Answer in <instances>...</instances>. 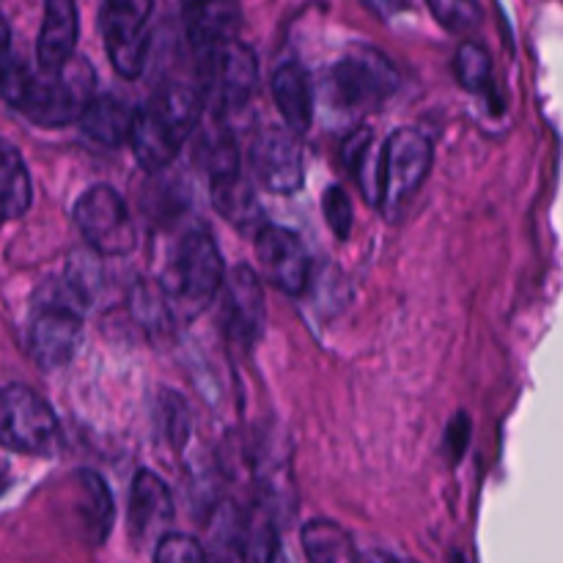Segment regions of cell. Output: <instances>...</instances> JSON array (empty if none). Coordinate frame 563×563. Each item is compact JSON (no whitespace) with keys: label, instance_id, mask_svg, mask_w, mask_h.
<instances>
[{"label":"cell","instance_id":"obj_4","mask_svg":"<svg viewBox=\"0 0 563 563\" xmlns=\"http://www.w3.org/2000/svg\"><path fill=\"white\" fill-rule=\"evenodd\" d=\"M82 297L71 284H53L36 302L31 355L42 368H64L82 344Z\"/></svg>","mask_w":563,"mask_h":563},{"label":"cell","instance_id":"obj_17","mask_svg":"<svg viewBox=\"0 0 563 563\" xmlns=\"http://www.w3.org/2000/svg\"><path fill=\"white\" fill-rule=\"evenodd\" d=\"M242 25L236 0H196L185 5V27L198 49L218 47L236 38Z\"/></svg>","mask_w":563,"mask_h":563},{"label":"cell","instance_id":"obj_29","mask_svg":"<svg viewBox=\"0 0 563 563\" xmlns=\"http://www.w3.org/2000/svg\"><path fill=\"white\" fill-rule=\"evenodd\" d=\"M467 438H471V423H467L465 416H456L449 429V454L454 456V460H460L462 456Z\"/></svg>","mask_w":563,"mask_h":563},{"label":"cell","instance_id":"obj_15","mask_svg":"<svg viewBox=\"0 0 563 563\" xmlns=\"http://www.w3.org/2000/svg\"><path fill=\"white\" fill-rule=\"evenodd\" d=\"M174 520V500L163 478L152 471H141L132 482L130 531L137 542L152 539Z\"/></svg>","mask_w":563,"mask_h":563},{"label":"cell","instance_id":"obj_31","mask_svg":"<svg viewBox=\"0 0 563 563\" xmlns=\"http://www.w3.org/2000/svg\"><path fill=\"white\" fill-rule=\"evenodd\" d=\"M9 484H11L9 465H5V460H3V456H0V495H3L5 489H9Z\"/></svg>","mask_w":563,"mask_h":563},{"label":"cell","instance_id":"obj_20","mask_svg":"<svg viewBox=\"0 0 563 563\" xmlns=\"http://www.w3.org/2000/svg\"><path fill=\"white\" fill-rule=\"evenodd\" d=\"M212 201L220 209V214L236 229L258 231V225H262V203H258L251 181H245L240 170L212 179Z\"/></svg>","mask_w":563,"mask_h":563},{"label":"cell","instance_id":"obj_30","mask_svg":"<svg viewBox=\"0 0 563 563\" xmlns=\"http://www.w3.org/2000/svg\"><path fill=\"white\" fill-rule=\"evenodd\" d=\"M9 44H11L9 25H5V20H0V69H3V64L9 60Z\"/></svg>","mask_w":563,"mask_h":563},{"label":"cell","instance_id":"obj_5","mask_svg":"<svg viewBox=\"0 0 563 563\" xmlns=\"http://www.w3.org/2000/svg\"><path fill=\"white\" fill-rule=\"evenodd\" d=\"M377 165V201L388 218H396L432 168V143L410 126L396 130L385 143Z\"/></svg>","mask_w":563,"mask_h":563},{"label":"cell","instance_id":"obj_16","mask_svg":"<svg viewBox=\"0 0 563 563\" xmlns=\"http://www.w3.org/2000/svg\"><path fill=\"white\" fill-rule=\"evenodd\" d=\"M77 47V3L75 0H44V20L38 31V69H60L75 58Z\"/></svg>","mask_w":563,"mask_h":563},{"label":"cell","instance_id":"obj_28","mask_svg":"<svg viewBox=\"0 0 563 563\" xmlns=\"http://www.w3.org/2000/svg\"><path fill=\"white\" fill-rule=\"evenodd\" d=\"M165 416H168V438L174 440L176 445L185 443L187 438V410L185 401L179 396H170L168 407H165Z\"/></svg>","mask_w":563,"mask_h":563},{"label":"cell","instance_id":"obj_8","mask_svg":"<svg viewBox=\"0 0 563 563\" xmlns=\"http://www.w3.org/2000/svg\"><path fill=\"white\" fill-rule=\"evenodd\" d=\"M154 0H104L99 25L110 64L121 77H137L148 53L146 22L152 16Z\"/></svg>","mask_w":563,"mask_h":563},{"label":"cell","instance_id":"obj_10","mask_svg":"<svg viewBox=\"0 0 563 563\" xmlns=\"http://www.w3.org/2000/svg\"><path fill=\"white\" fill-rule=\"evenodd\" d=\"M396 82H399V75H396L394 64L383 53L368 47L344 55L330 75L333 97L346 108H366V104L383 102L388 93L396 91Z\"/></svg>","mask_w":563,"mask_h":563},{"label":"cell","instance_id":"obj_1","mask_svg":"<svg viewBox=\"0 0 563 563\" xmlns=\"http://www.w3.org/2000/svg\"><path fill=\"white\" fill-rule=\"evenodd\" d=\"M0 97L38 126L71 124L91 102L93 69L88 60L69 58L60 69L33 71L9 55L0 69Z\"/></svg>","mask_w":563,"mask_h":563},{"label":"cell","instance_id":"obj_13","mask_svg":"<svg viewBox=\"0 0 563 563\" xmlns=\"http://www.w3.org/2000/svg\"><path fill=\"white\" fill-rule=\"evenodd\" d=\"M264 295L256 273L251 267H236L225 278L223 289V324L240 344H251L264 328Z\"/></svg>","mask_w":563,"mask_h":563},{"label":"cell","instance_id":"obj_11","mask_svg":"<svg viewBox=\"0 0 563 563\" xmlns=\"http://www.w3.org/2000/svg\"><path fill=\"white\" fill-rule=\"evenodd\" d=\"M251 163L258 185L267 192L289 196V192L300 190L302 179H306V159H302L300 141L289 126H267V130L258 132L251 148Z\"/></svg>","mask_w":563,"mask_h":563},{"label":"cell","instance_id":"obj_9","mask_svg":"<svg viewBox=\"0 0 563 563\" xmlns=\"http://www.w3.org/2000/svg\"><path fill=\"white\" fill-rule=\"evenodd\" d=\"M75 220L99 256H126L135 247V225L126 212V203L113 187H91L77 201Z\"/></svg>","mask_w":563,"mask_h":563},{"label":"cell","instance_id":"obj_2","mask_svg":"<svg viewBox=\"0 0 563 563\" xmlns=\"http://www.w3.org/2000/svg\"><path fill=\"white\" fill-rule=\"evenodd\" d=\"M203 113L201 91L181 82L159 88L143 108L135 110L130 130V146L146 170H159L174 163L176 154L192 135Z\"/></svg>","mask_w":563,"mask_h":563},{"label":"cell","instance_id":"obj_26","mask_svg":"<svg viewBox=\"0 0 563 563\" xmlns=\"http://www.w3.org/2000/svg\"><path fill=\"white\" fill-rule=\"evenodd\" d=\"M154 561L159 563H201L207 561V550L190 533H163L154 550Z\"/></svg>","mask_w":563,"mask_h":563},{"label":"cell","instance_id":"obj_32","mask_svg":"<svg viewBox=\"0 0 563 563\" xmlns=\"http://www.w3.org/2000/svg\"><path fill=\"white\" fill-rule=\"evenodd\" d=\"M187 3H196V0H185V5H187Z\"/></svg>","mask_w":563,"mask_h":563},{"label":"cell","instance_id":"obj_6","mask_svg":"<svg viewBox=\"0 0 563 563\" xmlns=\"http://www.w3.org/2000/svg\"><path fill=\"white\" fill-rule=\"evenodd\" d=\"M60 423L53 407L25 385L0 388V445L16 454L47 456L58 449Z\"/></svg>","mask_w":563,"mask_h":563},{"label":"cell","instance_id":"obj_3","mask_svg":"<svg viewBox=\"0 0 563 563\" xmlns=\"http://www.w3.org/2000/svg\"><path fill=\"white\" fill-rule=\"evenodd\" d=\"M223 256H220L209 231H187L179 245H176L174 262H170L163 280L165 297L170 300V306L185 313V317H196L223 289Z\"/></svg>","mask_w":563,"mask_h":563},{"label":"cell","instance_id":"obj_7","mask_svg":"<svg viewBox=\"0 0 563 563\" xmlns=\"http://www.w3.org/2000/svg\"><path fill=\"white\" fill-rule=\"evenodd\" d=\"M201 97L214 108V113L225 115L240 110L256 91L258 60L247 44L240 38L201 49Z\"/></svg>","mask_w":563,"mask_h":563},{"label":"cell","instance_id":"obj_12","mask_svg":"<svg viewBox=\"0 0 563 563\" xmlns=\"http://www.w3.org/2000/svg\"><path fill=\"white\" fill-rule=\"evenodd\" d=\"M256 256L264 278L275 289L286 291V295H300L308 286L311 258L295 231L280 229V225H262L256 236Z\"/></svg>","mask_w":563,"mask_h":563},{"label":"cell","instance_id":"obj_19","mask_svg":"<svg viewBox=\"0 0 563 563\" xmlns=\"http://www.w3.org/2000/svg\"><path fill=\"white\" fill-rule=\"evenodd\" d=\"M132 119H135V110L130 104L121 102L113 93H104V97H91V102L82 108L77 124L93 143L121 146V143L130 141Z\"/></svg>","mask_w":563,"mask_h":563},{"label":"cell","instance_id":"obj_14","mask_svg":"<svg viewBox=\"0 0 563 563\" xmlns=\"http://www.w3.org/2000/svg\"><path fill=\"white\" fill-rule=\"evenodd\" d=\"M113 498L97 473L80 471L71 476V526L88 544H102L113 528Z\"/></svg>","mask_w":563,"mask_h":563},{"label":"cell","instance_id":"obj_22","mask_svg":"<svg viewBox=\"0 0 563 563\" xmlns=\"http://www.w3.org/2000/svg\"><path fill=\"white\" fill-rule=\"evenodd\" d=\"M302 548L313 563H352L357 559L350 533L333 520H311L302 528Z\"/></svg>","mask_w":563,"mask_h":563},{"label":"cell","instance_id":"obj_24","mask_svg":"<svg viewBox=\"0 0 563 563\" xmlns=\"http://www.w3.org/2000/svg\"><path fill=\"white\" fill-rule=\"evenodd\" d=\"M454 75L467 91H484L493 77V58L476 42H465L454 55Z\"/></svg>","mask_w":563,"mask_h":563},{"label":"cell","instance_id":"obj_18","mask_svg":"<svg viewBox=\"0 0 563 563\" xmlns=\"http://www.w3.org/2000/svg\"><path fill=\"white\" fill-rule=\"evenodd\" d=\"M273 97L284 115L286 126L297 135L311 126L313 119V88L311 77L300 64H284L273 75Z\"/></svg>","mask_w":563,"mask_h":563},{"label":"cell","instance_id":"obj_23","mask_svg":"<svg viewBox=\"0 0 563 563\" xmlns=\"http://www.w3.org/2000/svg\"><path fill=\"white\" fill-rule=\"evenodd\" d=\"M198 159L209 179H220L240 170V152H236L234 137L225 130H212L201 143H198Z\"/></svg>","mask_w":563,"mask_h":563},{"label":"cell","instance_id":"obj_25","mask_svg":"<svg viewBox=\"0 0 563 563\" xmlns=\"http://www.w3.org/2000/svg\"><path fill=\"white\" fill-rule=\"evenodd\" d=\"M434 20L449 33H471L482 22V5L478 0H427Z\"/></svg>","mask_w":563,"mask_h":563},{"label":"cell","instance_id":"obj_21","mask_svg":"<svg viewBox=\"0 0 563 563\" xmlns=\"http://www.w3.org/2000/svg\"><path fill=\"white\" fill-rule=\"evenodd\" d=\"M31 176L25 159L9 141H0V225L22 218L31 207Z\"/></svg>","mask_w":563,"mask_h":563},{"label":"cell","instance_id":"obj_27","mask_svg":"<svg viewBox=\"0 0 563 563\" xmlns=\"http://www.w3.org/2000/svg\"><path fill=\"white\" fill-rule=\"evenodd\" d=\"M322 207H324V218H328V225L333 229V234L339 236V240H346L352 231L350 196H346L339 185H333L328 192H324Z\"/></svg>","mask_w":563,"mask_h":563}]
</instances>
